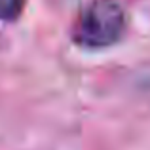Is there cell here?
<instances>
[{
  "label": "cell",
  "mask_w": 150,
  "mask_h": 150,
  "mask_svg": "<svg viewBox=\"0 0 150 150\" xmlns=\"http://www.w3.org/2000/svg\"><path fill=\"white\" fill-rule=\"evenodd\" d=\"M125 27V10L118 0H91L76 17L70 36L84 50H103L122 40Z\"/></svg>",
  "instance_id": "6da1fadb"
},
{
  "label": "cell",
  "mask_w": 150,
  "mask_h": 150,
  "mask_svg": "<svg viewBox=\"0 0 150 150\" xmlns=\"http://www.w3.org/2000/svg\"><path fill=\"white\" fill-rule=\"evenodd\" d=\"M27 8V0H0V19L8 23L17 21Z\"/></svg>",
  "instance_id": "7a4b0ae2"
}]
</instances>
